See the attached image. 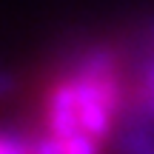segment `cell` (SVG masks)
<instances>
[{"label": "cell", "instance_id": "obj_1", "mask_svg": "<svg viewBox=\"0 0 154 154\" xmlns=\"http://www.w3.org/2000/svg\"><path fill=\"white\" fill-rule=\"evenodd\" d=\"M0 154H34V149H29L23 140L11 134H0Z\"/></svg>", "mask_w": 154, "mask_h": 154}]
</instances>
